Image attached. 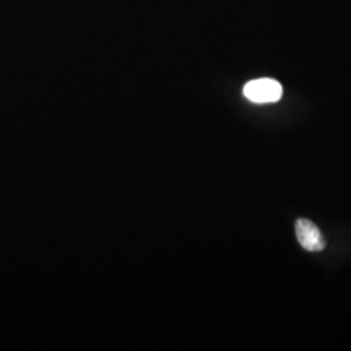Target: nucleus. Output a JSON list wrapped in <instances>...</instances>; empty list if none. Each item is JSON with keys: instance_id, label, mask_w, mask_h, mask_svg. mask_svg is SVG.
<instances>
[{"instance_id": "obj_1", "label": "nucleus", "mask_w": 351, "mask_h": 351, "mask_svg": "<svg viewBox=\"0 0 351 351\" xmlns=\"http://www.w3.org/2000/svg\"><path fill=\"white\" fill-rule=\"evenodd\" d=\"M243 94L254 103H275L282 97V86L276 80L259 78L247 82L243 88Z\"/></svg>"}, {"instance_id": "obj_2", "label": "nucleus", "mask_w": 351, "mask_h": 351, "mask_svg": "<svg viewBox=\"0 0 351 351\" xmlns=\"http://www.w3.org/2000/svg\"><path fill=\"white\" fill-rule=\"evenodd\" d=\"M295 234L302 247L311 252H319L326 249V242L320 229L311 220L300 219L295 223Z\"/></svg>"}]
</instances>
